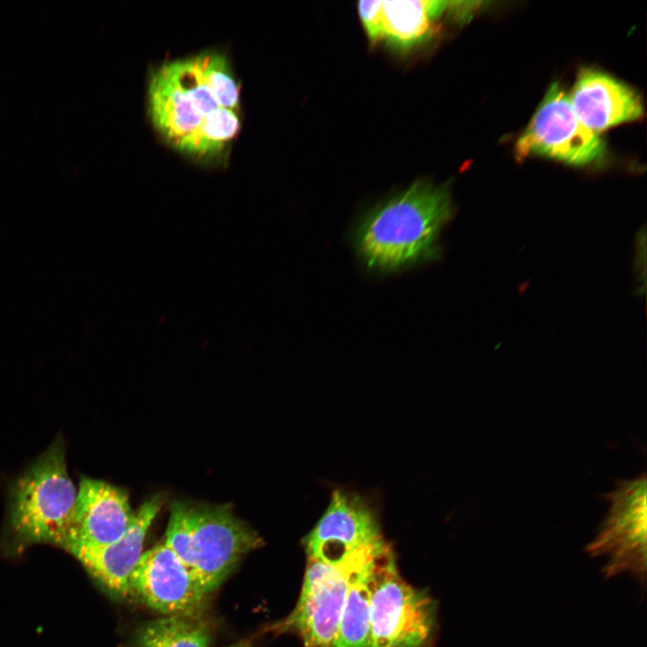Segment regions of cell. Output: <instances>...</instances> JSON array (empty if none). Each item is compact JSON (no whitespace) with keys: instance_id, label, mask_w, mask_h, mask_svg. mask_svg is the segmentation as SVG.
<instances>
[{"instance_id":"obj_1","label":"cell","mask_w":647,"mask_h":647,"mask_svg":"<svg viewBox=\"0 0 647 647\" xmlns=\"http://www.w3.org/2000/svg\"><path fill=\"white\" fill-rule=\"evenodd\" d=\"M146 111L173 151L200 165H224L243 121L241 85L228 55L209 49L155 66Z\"/></svg>"},{"instance_id":"obj_2","label":"cell","mask_w":647,"mask_h":647,"mask_svg":"<svg viewBox=\"0 0 647 647\" xmlns=\"http://www.w3.org/2000/svg\"><path fill=\"white\" fill-rule=\"evenodd\" d=\"M454 212L446 184L418 180L362 215L352 233L354 249L365 266L382 273L433 261Z\"/></svg>"},{"instance_id":"obj_3","label":"cell","mask_w":647,"mask_h":647,"mask_svg":"<svg viewBox=\"0 0 647 647\" xmlns=\"http://www.w3.org/2000/svg\"><path fill=\"white\" fill-rule=\"evenodd\" d=\"M76 493L64 439L57 438L10 484L5 523L10 547L21 552L40 543L59 546Z\"/></svg>"},{"instance_id":"obj_4","label":"cell","mask_w":647,"mask_h":647,"mask_svg":"<svg viewBox=\"0 0 647 647\" xmlns=\"http://www.w3.org/2000/svg\"><path fill=\"white\" fill-rule=\"evenodd\" d=\"M372 647H434L439 607L427 589L405 581L382 539L369 572Z\"/></svg>"},{"instance_id":"obj_5","label":"cell","mask_w":647,"mask_h":647,"mask_svg":"<svg viewBox=\"0 0 647 647\" xmlns=\"http://www.w3.org/2000/svg\"><path fill=\"white\" fill-rule=\"evenodd\" d=\"M607 512L596 536L585 546L590 557L607 559L602 574L611 579L623 573L645 586L646 581V476L621 479L604 495Z\"/></svg>"},{"instance_id":"obj_6","label":"cell","mask_w":647,"mask_h":647,"mask_svg":"<svg viewBox=\"0 0 647 647\" xmlns=\"http://www.w3.org/2000/svg\"><path fill=\"white\" fill-rule=\"evenodd\" d=\"M515 152L518 159L541 156L585 166L601 160L606 146L598 133L582 124L568 94L554 83L517 140Z\"/></svg>"},{"instance_id":"obj_7","label":"cell","mask_w":647,"mask_h":647,"mask_svg":"<svg viewBox=\"0 0 647 647\" xmlns=\"http://www.w3.org/2000/svg\"><path fill=\"white\" fill-rule=\"evenodd\" d=\"M191 537V573L203 592L215 590L237 563L262 544L259 534L228 506L188 504Z\"/></svg>"},{"instance_id":"obj_8","label":"cell","mask_w":647,"mask_h":647,"mask_svg":"<svg viewBox=\"0 0 647 647\" xmlns=\"http://www.w3.org/2000/svg\"><path fill=\"white\" fill-rule=\"evenodd\" d=\"M349 583V563L332 565L307 557L301 593L279 631H293L304 647H332Z\"/></svg>"},{"instance_id":"obj_9","label":"cell","mask_w":647,"mask_h":647,"mask_svg":"<svg viewBox=\"0 0 647 647\" xmlns=\"http://www.w3.org/2000/svg\"><path fill=\"white\" fill-rule=\"evenodd\" d=\"M129 589L152 609L182 617L199 612L207 596L164 542L143 552L130 573Z\"/></svg>"},{"instance_id":"obj_10","label":"cell","mask_w":647,"mask_h":647,"mask_svg":"<svg viewBox=\"0 0 647 647\" xmlns=\"http://www.w3.org/2000/svg\"><path fill=\"white\" fill-rule=\"evenodd\" d=\"M127 492L104 481L81 476L74 507L59 547L67 553L118 540L135 518Z\"/></svg>"},{"instance_id":"obj_11","label":"cell","mask_w":647,"mask_h":647,"mask_svg":"<svg viewBox=\"0 0 647 647\" xmlns=\"http://www.w3.org/2000/svg\"><path fill=\"white\" fill-rule=\"evenodd\" d=\"M381 537L379 520L372 508L359 495L336 490L302 543L307 557L337 565L358 548Z\"/></svg>"},{"instance_id":"obj_12","label":"cell","mask_w":647,"mask_h":647,"mask_svg":"<svg viewBox=\"0 0 647 647\" xmlns=\"http://www.w3.org/2000/svg\"><path fill=\"white\" fill-rule=\"evenodd\" d=\"M163 502L160 494L145 501L129 527L115 542L99 547L76 548L69 554L109 592L128 597L130 573L143 554L146 536Z\"/></svg>"},{"instance_id":"obj_13","label":"cell","mask_w":647,"mask_h":647,"mask_svg":"<svg viewBox=\"0 0 647 647\" xmlns=\"http://www.w3.org/2000/svg\"><path fill=\"white\" fill-rule=\"evenodd\" d=\"M568 97L582 124L598 134L643 114L641 98L634 89L593 68L579 73Z\"/></svg>"},{"instance_id":"obj_14","label":"cell","mask_w":647,"mask_h":647,"mask_svg":"<svg viewBox=\"0 0 647 647\" xmlns=\"http://www.w3.org/2000/svg\"><path fill=\"white\" fill-rule=\"evenodd\" d=\"M383 537L363 545L346 558L348 590L332 647H372L369 572Z\"/></svg>"},{"instance_id":"obj_15","label":"cell","mask_w":647,"mask_h":647,"mask_svg":"<svg viewBox=\"0 0 647 647\" xmlns=\"http://www.w3.org/2000/svg\"><path fill=\"white\" fill-rule=\"evenodd\" d=\"M448 4L446 1H381L375 43L383 41L400 51L423 44Z\"/></svg>"},{"instance_id":"obj_16","label":"cell","mask_w":647,"mask_h":647,"mask_svg":"<svg viewBox=\"0 0 647 647\" xmlns=\"http://www.w3.org/2000/svg\"><path fill=\"white\" fill-rule=\"evenodd\" d=\"M134 647H209L208 630L187 617L165 616L144 625Z\"/></svg>"},{"instance_id":"obj_17","label":"cell","mask_w":647,"mask_h":647,"mask_svg":"<svg viewBox=\"0 0 647 647\" xmlns=\"http://www.w3.org/2000/svg\"><path fill=\"white\" fill-rule=\"evenodd\" d=\"M188 504L182 501L173 502L164 543L191 572V537Z\"/></svg>"}]
</instances>
